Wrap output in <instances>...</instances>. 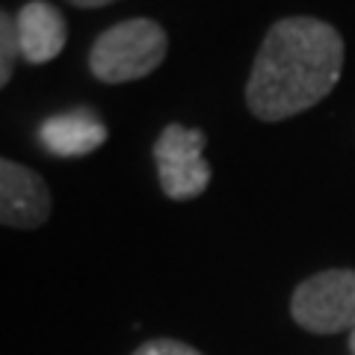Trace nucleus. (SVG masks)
Wrapping results in <instances>:
<instances>
[{
    "mask_svg": "<svg viewBox=\"0 0 355 355\" xmlns=\"http://www.w3.org/2000/svg\"><path fill=\"white\" fill-rule=\"evenodd\" d=\"M169 53V36L154 18H125L107 27L89 48L95 80L119 86L154 74Z\"/></svg>",
    "mask_w": 355,
    "mask_h": 355,
    "instance_id": "obj_2",
    "label": "nucleus"
},
{
    "mask_svg": "<svg viewBox=\"0 0 355 355\" xmlns=\"http://www.w3.org/2000/svg\"><path fill=\"white\" fill-rule=\"evenodd\" d=\"M71 6H77V9H101V6H113V3H119V0H69Z\"/></svg>",
    "mask_w": 355,
    "mask_h": 355,
    "instance_id": "obj_10",
    "label": "nucleus"
},
{
    "mask_svg": "<svg viewBox=\"0 0 355 355\" xmlns=\"http://www.w3.org/2000/svg\"><path fill=\"white\" fill-rule=\"evenodd\" d=\"M51 190L30 166L0 157V225L33 231L51 219Z\"/></svg>",
    "mask_w": 355,
    "mask_h": 355,
    "instance_id": "obj_5",
    "label": "nucleus"
},
{
    "mask_svg": "<svg viewBox=\"0 0 355 355\" xmlns=\"http://www.w3.org/2000/svg\"><path fill=\"white\" fill-rule=\"evenodd\" d=\"M39 139L53 157H83L107 139V128L89 110L51 116L39 128Z\"/></svg>",
    "mask_w": 355,
    "mask_h": 355,
    "instance_id": "obj_7",
    "label": "nucleus"
},
{
    "mask_svg": "<svg viewBox=\"0 0 355 355\" xmlns=\"http://www.w3.org/2000/svg\"><path fill=\"white\" fill-rule=\"evenodd\" d=\"M291 317L311 335L355 329V270H323L308 275L291 296Z\"/></svg>",
    "mask_w": 355,
    "mask_h": 355,
    "instance_id": "obj_4",
    "label": "nucleus"
},
{
    "mask_svg": "<svg viewBox=\"0 0 355 355\" xmlns=\"http://www.w3.org/2000/svg\"><path fill=\"white\" fill-rule=\"evenodd\" d=\"M343 36L314 15H291L266 30L246 80V107L261 121L308 113L343 74Z\"/></svg>",
    "mask_w": 355,
    "mask_h": 355,
    "instance_id": "obj_1",
    "label": "nucleus"
},
{
    "mask_svg": "<svg viewBox=\"0 0 355 355\" xmlns=\"http://www.w3.org/2000/svg\"><path fill=\"white\" fill-rule=\"evenodd\" d=\"M18 60H21V44H18L15 18L6 9H0V89L12 80Z\"/></svg>",
    "mask_w": 355,
    "mask_h": 355,
    "instance_id": "obj_8",
    "label": "nucleus"
},
{
    "mask_svg": "<svg viewBox=\"0 0 355 355\" xmlns=\"http://www.w3.org/2000/svg\"><path fill=\"white\" fill-rule=\"evenodd\" d=\"M349 349H352V355H355V329L349 331Z\"/></svg>",
    "mask_w": 355,
    "mask_h": 355,
    "instance_id": "obj_11",
    "label": "nucleus"
},
{
    "mask_svg": "<svg viewBox=\"0 0 355 355\" xmlns=\"http://www.w3.org/2000/svg\"><path fill=\"white\" fill-rule=\"evenodd\" d=\"M207 137L202 128H187L172 121L160 130L154 142V166L166 198L172 202H193L210 187V163L205 160Z\"/></svg>",
    "mask_w": 355,
    "mask_h": 355,
    "instance_id": "obj_3",
    "label": "nucleus"
},
{
    "mask_svg": "<svg viewBox=\"0 0 355 355\" xmlns=\"http://www.w3.org/2000/svg\"><path fill=\"white\" fill-rule=\"evenodd\" d=\"M15 27L21 60H27L30 65H44L57 60L65 48V39H69L62 12L48 0H30L21 6L15 15Z\"/></svg>",
    "mask_w": 355,
    "mask_h": 355,
    "instance_id": "obj_6",
    "label": "nucleus"
},
{
    "mask_svg": "<svg viewBox=\"0 0 355 355\" xmlns=\"http://www.w3.org/2000/svg\"><path fill=\"white\" fill-rule=\"evenodd\" d=\"M133 355H205L198 352L196 347L184 340H175V338H157V340H148L142 347L133 349Z\"/></svg>",
    "mask_w": 355,
    "mask_h": 355,
    "instance_id": "obj_9",
    "label": "nucleus"
}]
</instances>
